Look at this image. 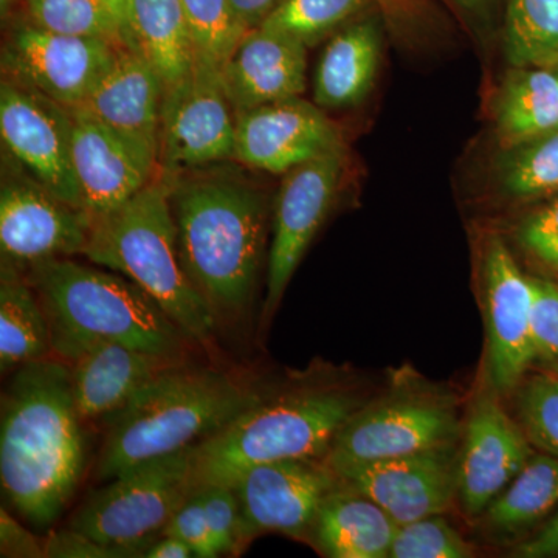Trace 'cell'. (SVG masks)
I'll use <instances>...</instances> for the list:
<instances>
[{"mask_svg":"<svg viewBox=\"0 0 558 558\" xmlns=\"http://www.w3.org/2000/svg\"><path fill=\"white\" fill-rule=\"evenodd\" d=\"M0 416L3 495L33 526L49 527L75 494L86 464L68 363L49 357L14 371Z\"/></svg>","mask_w":558,"mask_h":558,"instance_id":"6da1fadb","label":"cell"},{"mask_svg":"<svg viewBox=\"0 0 558 558\" xmlns=\"http://www.w3.org/2000/svg\"><path fill=\"white\" fill-rule=\"evenodd\" d=\"M161 178L191 282L218 322L244 317L266 256V194L248 180L204 168Z\"/></svg>","mask_w":558,"mask_h":558,"instance_id":"7a4b0ae2","label":"cell"},{"mask_svg":"<svg viewBox=\"0 0 558 558\" xmlns=\"http://www.w3.org/2000/svg\"><path fill=\"white\" fill-rule=\"evenodd\" d=\"M258 399L244 381L222 371L172 366L106 418L97 480L197 446Z\"/></svg>","mask_w":558,"mask_h":558,"instance_id":"3957f363","label":"cell"},{"mask_svg":"<svg viewBox=\"0 0 558 558\" xmlns=\"http://www.w3.org/2000/svg\"><path fill=\"white\" fill-rule=\"evenodd\" d=\"M83 256L135 282L191 341L211 340L218 319L183 269L170 189L160 174L94 220Z\"/></svg>","mask_w":558,"mask_h":558,"instance_id":"277c9868","label":"cell"},{"mask_svg":"<svg viewBox=\"0 0 558 558\" xmlns=\"http://www.w3.org/2000/svg\"><path fill=\"white\" fill-rule=\"evenodd\" d=\"M46 311L51 344L62 340H106L182 357V329L148 293L112 270L70 258L44 260L22 271Z\"/></svg>","mask_w":558,"mask_h":558,"instance_id":"5b68a950","label":"cell"},{"mask_svg":"<svg viewBox=\"0 0 558 558\" xmlns=\"http://www.w3.org/2000/svg\"><path fill=\"white\" fill-rule=\"evenodd\" d=\"M359 399L339 388H303L258 399L196 447V483L231 486L245 470L293 458L325 459Z\"/></svg>","mask_w":558,"mask_h":558,"instance_id":"8992f818","label":"cell"},{"mask_svg":"<svg viewBox=\"0 0 558 558\" xmlns=\"http://www.w3.org/2000/svg\"><path fill=\"white\" fill-rule=\"evenodd\" d=\"M196 447L140 462L92 492L69 527L102 545L145 557L197 488Z\"/></svg>","mask_w":558,"mask_h":558,"instance_id":"52a82bcc","label":"cell"},{"mask_svg":"<svg viewBox=\"0 0 558 558\" xmlns=\"http://www.w3.org/2000/svg\"><path fill=\"white\" fill-rule=\"evenodd\" d=\"M461 436L457 400L440 391H400L360 407L339 429L325 461L333 472L453 446Z\"/></svg>","mask_w":558,"mask_h":558,"instance_id":"ba28073f","label":"cell"},{"mask_svg":"<svg viewBox=\"0 0 558 558\" xmlns=\"http://www.w3.org/2000/svg\"><path fill=\"white\" fill-rule=\"evenodd\" d=\"M236 113L222 72L194 62L185 76L165 87L159 135V174L202 170L234 159Z\"/></svg>","mask_w":558,"mask_h":558,"instance_id":"9c48e42d","label":"cell"},{"mask_svg":"<svg viewBox=\"0 0 558 558\" xmlns=\"http://www.w3.org/2000/svg\"><path fill=\"white\" fill-rule=\"evenodd\" d=\"M121 49L108 40L60 35L17 21L3 43L2 76L76 108L97 89Z\"/></svg>","mask_w":558,"mask_h":558,"instance_id":"30bf717a","label":"cell"},{"mask_svg":"<svg viewBox=\"0 0 558 558\" xmlns=\"http://www.w3.org/2000/svg\"><path fill=\"white\" fill-rule=\"evenodd\" d=\"M94 219L28 172L9 167L0 189L2 266L25 271L44 260L84 255Z\"/></svg>","mask_w":558,"mask_h":558,"instance_id":"8fae6325","label":"cell"},{"mask_svg":"<svg viewBox=\"0 0 558 558\" xmlns=\"http://www.w3.org/2000/svg\"><path fill=\"white\" fill-rule=\"evenodd\" d=\"M340 486L339 476L319 458H293L253 465L231 484L245 545L263 534L310 539L323 501Z\"/></svg>","mask_w":558,"mask_h":558,"instance_id":"7c38bea8","label":"cell"},{"mask_svg":"<svg viewBox=\"0 0 558 558\" xmlns=\"http://www.w3.org/2000/svg\"><path fill=\"white\" fill-rule=\"evenodd\" d=\"M344 170V148L307 161L284 174L274 209V236L267 256L263 318L281 303L312 240L328 218Z\"/></svg>","mask_w":558,"mask_h":558,"instance_id":"4fadbf2b","label":"cell"},{"mask_svg":"<svg viewBox=\"0 0 558 558\" xmlns=\"http://www.w3.org/2000/svg\"><path fill=\"white\" fill-rule=\"evenodd\" d=\"M0 134L22 170L62 201L83 208L73 171L69 108L2 76Z\"/></svg>","mask_w":558,"mask_h":558,"instance_id":"5bb4252c","label":"cell"},{"mask_svg":"<svg viewBox=\"0 0 558 558\" xmlns=\"http://www.w3.org/2000/svg\"><path fill=\"white\" fill-rule=\"evenodd\" d=\"M487 371L499 395L512 391L535 362L532 341L534 289L506 242L490 236L483 255Z\"/></svg>","mask_w":558,"mask_h":558,"instance_id":"9a60e30c","label":"cell"},{"mask_svg":"<svg viewBox=\"0 0 558 558\" xmlns=\"http://www.w3.org/2000/svg\"><path fill=\"white\" fill-rule=\"evenodd\" d=\"M459 449L438 447L337 472L340 483L373 499L396 523L442 515L458 497Z\"/></svg>","mask_w":558,"mask_h":558,"instance_id":"2e32d148","label":"cell"},{"mask_svg":"<svg viewBox=\"0 0 558 558\" xmlns=\"http://www.w3.org/2000/svg\"><path fill=\"white\" fill-rule=\"evenodd\" d=\"M343 148V137L315 102L301 97L269 102L236 113L234 161L288 174L293 168Z\"/></svg>","mask_w":558,"mask_h":558,"instance_id":"e0dca14e","label":"cell"},{"mask_svg":"<svg viewBox=\"0 0 558 558\" xmlns=\"http://www.w3.org/2000/svg\"><path fill=\"white\" fill-rule=\"evenodd\" d=\"M498 396L483 389L473 399L459 449L458 498L470 519H478L532 457L531 440Z\"/></svg>","mask_w":558,"mask_h":558,"instance_id":"ac0fdd59","label":"cell"},{"mask_svg":"<svg viewBox=\"0 0 558 558\" xmlns=\"http://www.w3.org/2000/svg\"><path fill=\"white\" fill-rule=\"evenodd\" d=\"M72 161L81 205L92 219L126 204L157 178L159 160L102 123L89 110L69 108Z\"/></svg>","mask_w":558,"mask_h":558,"instance_id":"d6986e66","label":"cell"},{"mask_svg":"<svg viewBox=\"0 0 558 558\" xmlns=\"http://www.w3.org/2000/svg\"><path fill=\"white\" fill-rule=\"evenodd\" d=\"M53 354L69 365L72 395L81 421L108 418L180 357L150 354L106 340H62Z\"/></svg>","mask_w":558,"mask_h":558,"instance_id":"ffe728a7","label":"cell"},{"mask_svg":"<svg viewBox=\"0 0 558 558\" xmlns=\"http://www.w3.org/2000/svg\"><path fill=\"white\" fill-rule=\"evenodd\" d=\"M306 65L304 44L269 28H252L220 70L234 113L301 97Z\"/></svg>","mask_w":558,"mask_h":558,"instance_id":"44dd1931","label":"cell"},{"mask_svg":"<svg viewBox=\"0 0 558 558\" xmlns=\"http://www.w3.org/2000/svg\"><path fill=\"white\" fill-rule=\"evenodd\" d=\"M165 83L134 50L121 49L105 78L81 108L159 160Z\"/></svg>","mask_w":558,"mask_h":558,"instance_id":"7402d4cb","label":"cell"},{"mask_svg":"<svg viewBox=\"0 0 558 558\" xmlns=\"http://www.w3.org/2000/svg\"><path fill=\"white\" fill-rule=\"evenodd\" d=\"M381 54L377 20L351 22L326 44L314 75V102L325 110L354 108L376 83Z\"/></svg>","mask_w":558,"mask_h":558,"instance_id":"603a6c76","label":"cell"},{"mask_svg":"<svg viewBox=\"0 0 558 558\" xmlns=\"http://www.w3.org/2000/svg\"><path fill=\"white\" fill-rule=\"evenodd\" d=\"M398 529L373 499L340 483L323 501L310 539L330 558H385Z\"/></svg>","mask_w":558,"mask_h":558,"instance_id":"cb8c5ba5","label":"cell"},{"mask_svg":"<svg viewBox=\"0 0 558 558\" xmlns=\"http://www.w3.org/2000/svg\"><path fill=\"white\" fill-rule=\"evenodd\" d=\"M123 46L156 69L165 87L185 78L196 62L193 38L180 0H126Z\"/></svg>","mask_w":558,"mask_h":558,"instance_id":"d4e9b609","label":"cell"},{"mask_svg":"<svg viewBox=\"0 0 558 558\" xmlns=\"http://www.w3.org/2000/svg\"><path fill=\"white\" fill-rule=\"evenodd\" d=\"M558 506V458H529L508 487L478 517L484 537L495 545L519 542Z\"/></svg>","mask_w":558,"mask_h":558,"instance_id":"484cf974","label":"cell"},{"mask_svg":"<svg viewBox=\"0 0 558 558\" xmlns=\"http://www.w3.org/2000/svg\"><path fill=\"white\" fill-rule=\"evenodd\" d=\"M501 148L558 128V75L553 68L509 70L495 101Z\"/></svg>","mask_w":558,"mask_h":558,"instance_id":"4316f807","label":"cell"},{"mask_svg":"<svg viewBox=\"0 0 558 558\" xmlns=\"http://www.w3.org/2000/svg\"><path fill=\"white\" fill-rule=\"evenodd\" d=\"M51 330L46 311L25 275L0 267V371L3 376L27 363L49 359Z\"/></svg>","mask_w":558,"mask_h":558,"instance_id":"83f0119b","label":"cell"},{"mask_svg":"<svg viewBox=\"0 0 558 558\" xmlns=\"http://www.w3.org/2000/svg\"><path fill=\"white\" fill-rule=\"evenodd\" d=\"M505 51L513 68L558 64V0H508Z\"/></svg>","mask_w":558,"mask_h":558,"instance_id":"f1b7e54d","label":"cell"},{"mask_svg":"<svg viewBox=\"0 0 558 558\" xmlns=\"http://www.w3.org/2000/svg\"><path fill=\"white\" fill-rule=\"evenodd\" d=\"M499 189L512 199H539L558 193V128L502 148L497 161Z\"/></svg>","mask_w":558,"mask_h":558,"instance_id":"f546056e","label":"cell"},{"mask_svg":"<svg viewBox=\"0 0 558 558\" xmlns=\"http://www.w3.org/2000/svg\"><path fill=\"white\" fill-rule=\"evenodd\" d=\"M373 3L376 0H284L259 27L282 33L310 49Z\"/></svg>","mask_w":558,"mask_h":558,"instance_id":"4dcf8cb0","label":"cell"},{"mask_svg":"<svg viewBox=\"0 0 558 558\" xmlns=\"http://www.w3.org/2000/svg\"><path fill=\"white\" fill-rule=\"evenodd\" d=\"M25 9L27 20L44 31L124 47L120 22L106 0H25Z\"/></svg>","mask_w":558,"mask_h":558,"instance_id":"1f68e13d","label":"cell"},{"mask_svg":"<svg viewBox=\"0 0 558 558\" xmlns=\"http://www.w3.org/2000/svg\"><path fill=\"white\" fill-rule=\"evenodd\" d=\"M193 38L196 61L222 70L247 33L231 0H180Z\"/></svg>","mask_w":558,"mask_h":558,"instance_id":"d6a6232c","label":"cell"},{"mask_svg":"<svg viewBox=\"0 0 558 558\" xmlns=\"http://www.w3.org/2000/svg\"><path fill=\"white\" fill-rule=\"evenodd\" d=\"M517 409L531 444L558 458V377L545 371L521 380Z\"/></svg>","mask_w":558,"mask_h":558,"instance_id":"836d02e7","label":"cell"},{"mask_svg":"<svg viewBox=\"0 0 558 558\" xmlns=\"http://www.w3.org/2000/svg\"><path fill=\"white\" fill-rule=\"evenodd\" d=\"M473 548L440 515L400 524L392 542L391 558H468Z\"/></svg>","mask_w":558,"mask_h":558,"instance_id":"e575fe53","label":"cell"},{"mask_svg":"<svg viewBox=\"0 0 558 558\" xmlns=\"http://www.w3.org/2000/svg\"><path fill=\"white\" fill-rule=\"evenodd\" d=\"M199 495L205 521L220 556H238L244 549L242 520L236 494L229 486H201Z\"/></svg>","mask_w":558,"mask_h":558,"instance_id":"d590c367","label":"cell"},{"mask_svg":"<svg viewBox=\"0 0 558 558\" xmlns=\"http://www.w3.org/2000/svg\"><path fill=\"white\" fill-rule=\"evenodd\" d=\"M534 289L532 341L535 362L546 373L558 377V284L545 278L531 277Z\"/></svg>","mask_w":558,"mask_h":558,"instance_id":"8d00e7d4","label":"cell"},{"mask_svg":"<svg viewBox=\"0 0 558 558\" xmlns=\"http://www.w3.org/2000/svg\"><path fill=\"white\" fill-rule=\"evenodd\" d=\"M519 241L531 255L558 270V197L523 219Z\"/></svg>","mask_w":558,"mask_h":558,"instance_id":"74e56055","label":"cell"},{"mask_svg":"<svg viewBox=\"0 0 558 558\" xmlns=\"http://www.w3.org/2000/svg\"><path fill=\"white\" fill-rule=\"evenodd\" d=\"M161 535H172V537L183 539L186 545H190L196 557H219L215 543H213L211 534H209L204 509H202L199 495H197L196 490L183 502L182 508L174 513V517H172Z\"/></svg>","mask_w":558,"mask_h":558,"instance_id":"f35d334b","label":"cell"},{"mask_svg":"<svg viewBox=\"0 0 558 558\" xmlns=\"http://www.w3.org/2000/svg\"><path fill=\"white\" fill-rule=\"evenodd\" d=\"M46 557H81V558H117V557H142L134 549L117 548V546L102 545L95 542L80 532L69 531L54 532L47 538Z\"/></svg>","mask_w":558,"mask_h":558,"instance_id":"ab89813d","label":"cell"},{"mask_svg":"<svg viewBox=\"0 0 558 558\" xmlns=\"http://www.w3.org/2000/svg\"><path fill=\"white\" fill-rule=\"evenodd\" d=\"M0 556L38 558L46 557V549L22 527L5 509L0 510Z\"/></svg>","mask_w":558,"mask_h":558,"instance_id":"60d3db41","label":"cell"},{"mask_svg":"<svg viewBox=\"0 0 558 558\" xmlns=\"http://www.w3.org/2000/svg\"><path fill=\"white\" fill-rule=\"evenodd\" d=\"M517 558H558V512L534 537L524 539L513 548Z\"/></svg>","mask_w":558,"mask_h":558,"instance_id":"b9f144b4","label":"cell"},{"mask_svg":"<svg viewBox=\"0 0 558 558\" xmlns=\"http://www.w3.org/2000/svg\"><path fill=\"white\" fill-rule=\"evenodd\" d=\"M284 0H231L238 17L247 31L259 27Z\"/></svg>","mask_w":558,"mask_h":558,"instance_id":"7bdbcfd3","label":"cell"},{"mask_svg":"<svg viewBox=\"0 0 558 558\" xmlns=\"http://www.w3.org/2000/svg\"><path fill=\"white\" fill-rule=\"evenodd\" d=\"M146 558H189L194 556L193 549L183 539L172 535H160L150 543L145 553Z\"/></svg>","mask_w":558,"mask_h":558,"instance_id":"ee69618b","label":"cell"},{"mask_svg":"<svg viewBox=\"0 0 558 558\" xmlns=\"http://www.w3.org/2000/svg\"><path fill=\"white\" fill-rule=\"evenodd\" d=\"M376 3L391 24L411 20L418 9V0H376Z\"/></svg>","mask_w":558,"mask_h":558,"instance_id":"f6af8a7d","label":"cell"},{"mask_svg":"<svg viewBox=\"0 0 558 558\" xmlns=\"http://www.w3.org/2000/svg\"><path fill=\"white\" fill-rule=\"evenodd\" d=\"M112 13L116 14L117 21L123 24L124 7H126V0H106Z\"/></svg>","mask_w":558,"mask_h":558,"instance_id":"bcb514c9","label":"cell"},{"mask_svg":"<svg viewBox=\"0 0 558 558\" xmlns=\"http://www.w3.org/2000/svg\"><path fill=\"white\" fill-rule=\"evenodd\" d=\"M17 2H20V0H0V13H2V20H5V17L9 16L11 10H13V7L16 5Z\"/></svg>","mask_w":558,"mask_h":558,"instance_id":"7dc6e473","label":"cell"},{"mask_svg":"<svg viewBox=\"0 0 558 558\" xmlns=\"http://www.w3.org/2000/svg\"><path fill=\"white\" fill-rule=\"evenodd\" d=\"M462 5L468 7V9H473V7L480 5L481 0H458Z\"/></svg>","mask_w":558,"mask_h":558,"instance_id":"c3c4849f","label":"cell"},{"mask_svg":"<svg viewBox=\"0 0 558 558\" xmlns=\"http://www.w3.org/2000/svg\"><path fill=\"white\" fill-rule=\"evenodd\" d=\"M553 69H554V70H556V73H557V75H558V64H557V65H554V68H553Z\"/></svg>","mask_w":558,"mask_h":558,"instance_id":"681fc988","label":"cell"}]
</instances>
